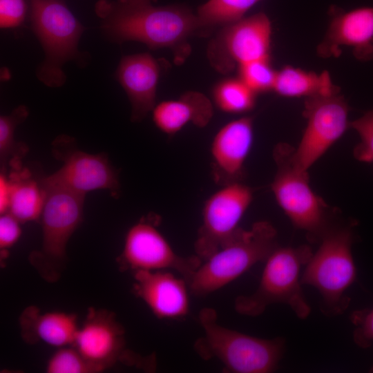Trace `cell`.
<instances>
[{
    "label": "cell",
    "mask_w": 373,
    "mask_h": 373,
    "mask_svg": "<svg viewBox=\"0 0 373 373\" xmlns=\"http://www.w3.org/2000/svg\"><path fill=\"white\" fill-rule=\"evenodd\" d=\"M95 12L104 34L117 43L139 41L151 49L186 52L188 39L204 35L197 15L182 6L155 7L125 0H99Z\"/></svg>",
    "instance_id": "1"
},
{
    "label": "cell",
    "mask_w": 373,
    "mask_h": 373,
    "mask_svg": "<svg viewBox=\"0 0 373 373\" xmlns=\"http://www.w3.org/2000/svg\"><path fill=\"white\" fill-rule=\"evenodd\" d=\"M198 318L204 335L193 347L202 359H218L225 372L269 373L277 369L285 351L284 338H262L223 327L210 307L202 309Z\"/></svg>",
    "instance_id": "2"
},
{
    "label": "cell",
    "mask_w": 373,
    "mask_h": 373,
    "mask_svg": "<svg viewBox=\"0 0 373 373\" xmlns=\"http://www.w3.org/2000/svg\"><path fill=\"white\" fill-rule=\"evenodd\" d=\"M294 149L286 143L278 144L274 149L276 172L271 189L294 227L305 232L309 242L318 243L339 222L338 213L312 190L308 171L294 161Z\"/></svg>",
    "instance_id": "3"
},
{
    "label": "cell",
    "mask_w": 373,
    "mask_h": 373,
    "mask_svg": "<svg viewBox=\"0 0 373 373\" xmlns=\"http://www.w3.org/2000/svg\"><path fill=\"white\" fill-rule=\"evenodd\" d=\"M353 225L338 222L321 238L319 247L304 267L301 283L318 291L323 314L334 316L348 307L346 295L356 278L352 246Z\"/></svg>",
    "instance_id": "4"
},
{
    "label": "cell",
    "mask_w": 373,
    "mask_h": 373,
    "mask_svg": "<svg viewBox=\"0 0 373 373\" xmlns=\"http://www.w3.org/2000/svg\"><path fill=\"white\" fill-rule=\"evenodd\" d=\"M278 246L277 231L267 221L241 227L220 249L203 260L188 280L189 292L206 296L224 287L267 259Z\"/></svg>",
    "instance_id": "5"
},
{
    "label": "cell",
    "mask_w": 373,
    "mask_h": 373,
    "mask_svg": "<svg viewBox=\"0 0 373 373\" xmlns=\"http://www.w3.org/2000/svg\"><path fill=\"white\" fill-rule=\"evenodd\" d=\"M313 254L310 247L278 246L265 260L259 285L250 295L238 296L236 311L244 316H257L276 303L288 305L300 319L311 312L302 289L301 269Z\"/></svg>",
    "instance_id": "6"
},
{
    "label": "cell",
    "mask_w": 373,
    "mask_h": 373,
    "mask_svg": "<svg viewBox=\"0 0 373 373\" xmlns=\"http://www.w3.org/2000/svg\"><path fill=\"white\" fill-rule=\"evenodd\" d=\"M41 182L45 191L39 220L42 241L40 250L30 254L29 260L48 282L57 281L66 261V247L80 225L85 195L47 181Z\"/></svg>",
    "instance_id": "7"
},
{
    "label": "cell",
    "mask_w": 373,
    "mask_h": 373,
    "mask_svg": "<svg viewBox=\"0 0 373 373\" xmlns=\"http://www.w3.org/2000/svg\"><path fill=\"white\" fill-rule=\"evenodd\" d=\"M28 1L31 27L45 53L37 77L47 86H61L62 67L79 55L77 45L85 28L63 0Z\"/></svg>",
    "instance_id": "8"
},
{
    "label": "cell",
    "mask_w": 373,
    "mask_h": 373,
    "mask_svg": "<svg viewBox=\"0 0 373 373\" xmlns=\"http://www.w3.org/2000/svg\"><path fill=\"white\" fill-rule=\"evenodd\" d=\"M254 198V190L242 182L220 186L204 202L202 223L194 250L202 261L207 259L239 229L240 222Z\"/></svg>",
    "instance_id": "9"
},
{
    "label": "cell",
    "mask_w": 373,
    "mask_h": 373,
    "mask_svg": "<svg viewBox=\"0 0 373 373\" xmlns=\"http://www.w3.org/2000/svg\"><path fill=\"white\" fill-rule=\"evenodd\" d=\"M125 270H175L186 282L202 263L197 256L177 254L157 225L140 220L127 231L118 260Z\"/></svg>",
    "instance_id": "10"
},
{
    "label": "cell",
    "mask_w": 373,
    "mask_h": 373,
    "mask_svg": "<svg viewBox=\"0 0 373 373\" xmlns=\"http://www.w3.org/2000/svg\"><path fill=\"white\" fill-rule=\"evenodd\" d=\"M52 153L61 167L44 178L53 184L85 195L108 190L113 196L120 191L119 172L106 153H89L75 147L73 139L59 136L52 143Z\"/></svg>",
    "instance_id": "11"
},
{
    "label": "cell",
    "mask_w": 373,
    "mask_h": 373,
    "mask_svg": "<svg viewBox=\"0 0 373 373\" xmlns=\"http://www.w3.org/2000/svg\"><path fill=\"white\" fill-rule=\"evenodd\" d=\"M349 106L338 93L306 98L303 115L307 126L293 159L303 170L309 169L350 128Z\"/></svg>",
    "instance_id": "12"
},
{
    "label": "cell",
    "mask_w": 373,
    "mask_h": 373,
    "mask_svg": "<svg viewBox=\"0 0 373 373\" xmlns=\"http://www.w3.org/2000/svg\"><path fill=\"white\" fill-rule=\"evenodd\" d=\"M271 24L265 13H257L222 27L210 41L207 56L218 72L227 73L249 61L269 59Z\"/></svg>",
    "instance_id": "13"
},
{
    "label": "cell",
    "mask_w": 373,
    "mask_h": 373,
    "mask_svg": "<svg viewBox=\"0 0 373 373\" xmlns=\"http://www.w3.org/2000/svg\"><path fill=\"white\" fill-rule=\"evenodd\" d=\"M73 346L102 371L126 358L133 364L139 360L126 353L124 328L114 313L106 309H88Z\"/></svg>",
    "instance_id": "14"
},
{
    "label": "cell",
    "mask_w": 373,
    "mask_h": 373,
    "mask_svg": "<svg viewBox=\"0 0 373 373\" xmlns=\"http://www.w3.org/2000/svg\"><path fill=\"white\" fill-rule=\"evenodd\" d=\"M254 141L253 118L245 116L222 126L210 146L211 173L220 186L242 182Z\"/></svg>",
    "instance_id": "15"
},
{
    "label": "cell",
    "mask_w": 373,
    "mask_h": 373,
    "mask_svg": "<svg viewBox=\"0 0 373 373\" xmlns=\"http://www.w3.org/2000/svg\"><path fill=\"white\" fill-rule=\"evenodd\" d=\"M135 294L160 319L185 317L189 312V286L166 270L133 271Z\"/></svg>",
    "instance_id": "16"
},
{
    "label": "cell",
    "mask_w": 373,
    "mask_h": 373,
    "mask_svg": "<svg viewBox=\"0 0 373 373\" xmlns=\"http://www.w3.org/2000/svg\"><path fill=\"white\" fill-rule=\"evenodd\" d=\"M115 75L130 101L131 119L142 121L155 106L158 61L147 52L126 55L121 59Z\"/></svg>",
    "instance_id": "17"
},
{
    "label": "cell",
    "mask_w": 373,
    "mask_h": 373,
    "mask_svg": "<svg viewBox=\"0 0 373 373\" xmlns=\"http://www.w3.org/2000/svg\"><path fill=\"white\" fill-rule=\"evenodd\" d=\"M372 43L373 8H360L335 15L319 52L336 55L341 46H347L354 48L358 58L367 59L373 55Z\"/></svg>",
    "instance_id": "18"
},
{
    "label": "cell",
    "mask_w": 373,
    "mask_h": 373,
    "mask_svg": "<svg viewBox=\"0 0 373 373\" xmlns=\"http://www.w3.org/2000/svg\"><path fill=\"white\" fill-rule=\"evenodd\" d=\"M19 322L25 342L30 344L42 342L57 347L73 345L79 328L75 314L41 312L33 305L22 312Z\"/></svg>",
    "instance_id": "19"
},
{
    "label": "cell",
    "mask_w": 373,
    "mask_h": 373,
    "mask_svg": "<svg viewBox=\"0 0 373 373\" xmlns=\"http://www.w3.org/2000/svg\"><path fill=\"white\" fill-rule=\"evenodd\" d=\"M152 112L153 121L164 133L173 135L186 125L192 124L202 128L213 115L212 102L198 91H187L178 99L161 102Z\"/></svg>",
    "instance_id": "20"
},
{
    "label": "cell",
    "mask_w": 373,
    "mask_h": 373,
    "mask_svg": "<svg viewBox=\"0 0 373 373\" xmlns=\"http://www.w3.org/2000/svg\"><path fill=\"white\" fill-rule=\"evenodd\" d=\"M10 184L8 211L21 224L39 220L45 191L41 180L35 179L25 168L10 169L8 175Z\"/></svg>",
    "instance_id": "21"
},
{
    "label": "cell",
    "mask_w": 373,
    "mask_h": 373,
    "mask_svg": "<svg viewBox=\"0 0 373 373\" xmlns=\"http://www.w3.org/2000/svg\"><path fill=\"white\" fill-rule=\"evenodd\" d=\"M273 90L289 97L308 98L338 93V87L327 72L317 74L291 66L277 72Z\"/></svg>",
    "instance_id": "22"
},
{
    "label": "cell",
    "mask_w": 373,
    "mask_h": 373,
    "mask_svg": "<svg viewBox=\"0 0 373 373\" xmlns=\"http://www.w3.org/2000/svg\"><path fill=\"white\" fill-rule=\"evenodd\" d=\"M29 111L24 105L15 108L9 115L0 117V162L3 171L21 167V160L28 151V146L15 140L17 126L28 116Z\"/></svg>",
    "instance_id": "23"
},
{
    "label": "cell",
    "mask_w": 373,
    "mask_h": 373,
    "mask_svg": "<svg viewBox=\"0 0 373 373\" xmlns=\"http://www.w3.org/2000/svg\"><path fill=\"white\" fill-rule=\"evenodd\" d=\"M260 0H209L196 14L204 35L216 26H224L241 19Z\"/></svg>",
    "instance_id": "24"
},
{
    "label": "cell",
    "mask_w": 373,
    "mask_h": 373,
    "mask_svg": "<svg viewBox=\"0 0 373 373\" xmlns=\"http://www.w3.org/2000/svg\"><path fill=\"white\" fill-rule=\"evenodd\" d=\"M256 93L240 78H228L218 82L213 90L215 105L222 112L240 114L248 112L255 104Z\"/></svg>",
    "instance_id": "25"
},
{
    "label": "cell",
    "mask_w": 373,
    "mask_h": 373,
    "mask_svg": "<svg viewBox=\"0 0 373 373\" xmlns=\"http://www.w3.org/2000/svg\"><path fill=\"white\" fill-rule=\"evenodd\" d=\"M48 373H98L99 367L86 359L73 345L59 347L47 362Z\"/></svg>",
    "instance_id": "26"
},
{
    "label": "cell",
    "mask_w": 373,
    "mask_h": 373,
    "mask_svg": "<svg viewBox=\"0 0 373 373\" xmlns=\"http://www.w3.org/2000/svg\"><path fill=\"white\" fill-rule=\"evenodd\" d=\"M238 71L239 78L256 93L274 89L277 72L271 66L269 59L239 65Z\"/></svg>",
    "instance_id": "27"
},
{
    "label": "cell",
    "mask_w": 373,
    "mask_h": 373,
    "mask_svg": "<svg viewBox=\"0 0 373 373\" xmlns=\"http://www.w3.org/2000/svg\"><path fill=\"white\" fill-rule=\"evenodd\" d=\"M350 128L360 137V142L354 149V157L361 162L373 163V109L350 122Z\"/></svg>",
    "instance_id": "28"
},
{
    "label": "cell",
    "mask_w": 373,
    "mask_h": 373,
    "mask_svg": "<svg viewBox=\"0 0 373 373\" xmlns=\"http://www.w3.org/2000/svg\"><path fill=\"white\" fill-rule=\"evenodd\" d=\"M354 325L353 340L361 347H367L373 343V307L358 310L351 315Z\"/></svg>",
    "instance_id": "29"
},
{
    "label": "cell",
    "mask_w": 373,
    "mask_h": 373,
    "mask_svg": "<svg viewBox=\"0 0 373 373\" xmlns=\"http://www.w3.org/2000/svg\"><path fill=\"white\" fill-rule=\"evenodd\" d=\"M29 10L28 0H0V27L19 26L26 19Z\"/></svg>",
    "instance_id": "30"
},
{
    "label": "cell",
    "mask_w": 373,
    "mask_h": 373,
    "mask_svg": "<svg viewBox=\"0 0 373 373\" xmlns=\"http://www.w3.org/2000/svg\"><path fill=\"white\" fill-rule=\"evenodd\" d=\"M21 223L9 212L0 217V249L1 255L8 252L19 239L21 234Z\"/></svg>",
    "instance_id": "31"
},
{
    "label": "cell",
    "mask_w": 373,
    "mask_h": 373,
    "mask_svg": "<svg viewBox=\"0 0 373 373\" xmlns=\"http://www.w3.org/2000/svg\"><path fill=\"white\" fill-rule=\"evenodd\" d=\"M10 198V184L8 175L3 171L0 175V213L8 212Z\"/></svg>",
    "instance_id": "32"
},
{
    "label": "cell",
    "mask_w": 373,
    "mask_h": 373,
    "mask_svg": "<svg viewBox=\"0 0 373 373\" xmlns=\"http://www.w3.org/2000/svg\"><path fill=\"white\" fill-rule=\"evenodd\" d=\"M128 3L133 4H151L152 2L156 1V0H125Z\"/></svg>",
    "instance_id": "33"
}]
</instances>
